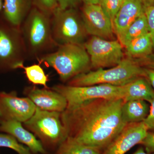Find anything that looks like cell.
Instances as JSON below:
<instances>
[{"mask_svg": "<svg viewBox=\"0 0 154 154\" xmlns=\"http://www.w3.org/2000/svg\"><path fill=\"white\" fill-rule=\"evenodd\" d=\"M33 7L51 16L58 8L57 0H33Z\"/></svg>", "mask_w": 154, "mask_h": 154, "instance_id": "25", "label": "cell"}, {"mask_svg": "<svg viewBox=\"0 0 154 154\" xmlns=\"http://www.w3.org/2000/svg\"><path fill=\"white\" fill-rule=\"evenodd\" d=\"M36 106L28 97H18L15 91L0 92V120L25 122L32 117Z\"/></svg>", "mask_w": 154, "mask_h": 154, "instance_id": "10", "label": "cell"}, {"mask_svg": "<svg viewBox=\"0 0 154 154\" xmlns=\"http://www.w3.org/2000/svg\"><path fill=\"white\" fill-rule=\"evenodd\" d=\"M33 7V0H3L0 18L19 28Z\"/></svg>", "mask_w": 154, "mask_h": 154, "instance_id": "16", "label": "cell"}, {"mask_svg": "<svg viewBox=\"0 0 154 154\" xmlns=\"http://www.w3.org/2000/svg\"><path fill=\"white\" fill-rule=\"evenodd\" d=\"M144 13L147 21L149 33L151 36L154 48V5L145 8Z\"/></svg>", "mask_w": 154, "mask_h": 154, "instance_id": "26", "label": "cell"}, {"mask_svg": "<svg viewBox=\"0 0 154 154\" xmlns=\"http://www.w3.org/2000/svg\"><path fill=\"white\" fill-rule=\"evenodd\" d=\"M142 4L144 9L147 7L154 5V0H138Z\"/></svg>", "mask_w": 154, "mask_h": 154, "instance_id": "32", "label": "cell"}, {"mask_svg": "<svg viewBox=\"0 0 154 154\" xmlns=\"http://www.w3.org/2000/svg\"><path fill=\"white\" fill-rule=\"evenodd\" d=\"M24 124L26 129L38 138L47 152H55L68 137L60 112L46 111L36 107L34 114Z\"/></svg>", "mask_w": 154, "mask_h": 154, "instance_id": "5", "label": "cell"}, {"mask_svg": "<svg viewBox=\"0 0 154 154\" xmlns=\"http://www.w3.org/2000/svg\"><path fill=\"white\" fill-rule=\"evenodd\" d=\"M149 103L150 104L149 112L143 122L148 131L151 130L154 132V98Z\"/></svg>", "mask_w": 154, "mask_h": 154, "instance_id": "30", "label": "cell"}, {"mask_svg": "<svg viewBox=\"0 0 154 154\" xmlns=\"http://www.w3.org/2000/svg\"><path fill=\"white\" fill-rule=\"evenodd\" d=\"M19 29L27 59L37 60L58 47L53 36L51 16L33 6Z\"/></svg>", "mask_w": 154, "mask_h": 154, "instance_id": "2", "label": "cell"}, {"mask_svg": "<svg viewBox=\"0 0 154 154\" xmlns=\"http://www.w3.org/2000/svg\"><path fill=\"white\" fill-rule=\"evenodd\" d=\"M0 147L12 149L18 154H32L28 147L23 145L13 136L0 133Z\"/></svg>", "mask_w": 154, "mask_h": 154, "instance_id": "23", "label": "cell"}, {"mask_svg": "<svg viewBox=\"0 0 154 154\" xmlns=\"http://www.w3.org/2000/svg\"><path fill=\"white\" fill-rule=\"evenodd\" d=\"M84 4H92V5H99L100 0H82Z\"/></svg>", "mask_w": 154, "mask_h": 154, "instance_id": "33", "label": "cell"}, {"mask_svg": "<svg viewBox=\"0 0 154 154\" xmlns=\"http://www.w3.org/2000/svg\"><path fill=\"white\" fill-rule=\"evenodd\" d=\"M146 73V77L149 80L154 90V69L144 68Z\"/></svg>", "mask_w": 154, "mask_h": 154, "instance_id": "31", "label": "cell"}, {"mask_svg": "<svg viewBox=\"0 0 154 154\" xmlns=\"http://www.w3.org/2000/svg\"><path fill=\"white\" fill-rule=\"evenodd\" d=\"M53 36L58 45H84L88 34L78 8L62 10L58 7L51 16Z\"/></svg>", "mask_w": 154, "mask_h": 154, "instance_id": "6", "label": "cell"}, {"mask_svg": "<svg viewBox=\"0 0 154 154\" xmlns=\"http://www.w3.org/2000/svg\"><path fill=\"white\" fill-rule=\"evenodd\" d=\"M134 60L143 67L154 69V54L152 53L144 57Z\"/></svg>", "mask_w": 154, "mask_h": 154, "instance_id": "28", "label": "cell"}, {"mask_svg": "<svg viewBox=\"0 0 154 154\" xmlns=\"http://www.w3.org/2000/svg\"><path fill=\"white\" fill-rule=\"evenodd\" d=\"M146 77L144 68L134 59L128 57L110 68H100L78 75L67 82L72 86H87L107 84L122 86L139 77Z\"/></svg>", "mask_w": 154, "mask_h": 154, "instance_id": "4", "label": "cell"}, {"mask_svg": "<svg viewBox=\"0 0 154 154\" xmlns=\"http://www.w3.org/2000/svg\"><path fill=\"white\" fill-rule=\"evenodd\" d=\"M102 151L100 149L87 145L67 137L55 152V154H100Z\"/></svg>", "mask_w": 154, "mask_h": 154, "instance_id": "20", "label": "cell"}, {"mask_svg": "<svg viewBox=\"0 0 154 154\" xmlns=\"http://www.w3.org/2000/svg\"><path fill=\"white\" fill-rule=\"evenodd\" d=\"M94 69L112 67L124 58L122 45L119 40H110L92 36L84 45Z\"/></svg>", "mask_w": 154, "mask_h": 154, "instance_id": "9", "label": "cell"}, {"mask_svg": "<svg viewBox=\"0 0 154 154\" xmlns=\"http://www.w3.org/2000/svg\"><path fill=\"white\" fill-rule=\"evenodd\" d=\"M128 57L135 59L144 57L151 54L153 45L149 33L135 38L125 47Z\"/></svg>", "mask_w": 154, "mask_h": 154, "instance_id": "19", "label": "cell"}, {"mask_svg": "<svg viewBox=\"0 0 154 154\" xmlns=\"http://www.w3.org/2000/svg\"><path fill=\"white\" fill-rule=\"evenodd\" d=\"M56 71L63 82L78 75L91 71V59L84 45L67 44L58 45L53 52L37 60Z\"/></svg>", "mask_w": 154, "mask_h": 154, "instance_id": "3", "label": "cell"}, {"mask_svg": "<svg viewBox=\"0 0 154 154\" xmlns=\"http://www.w3.org/2000/svg\"><path fill=\"white\" fill-rule=\"evenodd\" d=\"M147 102L143 100L124 102L121 109L123 121L127 125L143 122L149 112L150 106Z\"/></svg>", "mask_w": 154, "mask_h": 154, "instance_id": "18", "label": "cell"}, {"mask_svg": "<svg viewBox=\"0 0 154 154\" xmlns=\"http://www.w3.org/2000/svg\"><path fill=\"white\" fill-rule=\"evenodd\" d=\"M124 102L143 100L150 103L154 98V90L146 77H140L122 86Z\"/></svg>", "mask_w": 154, "mask_h": 154, "instance_id": "17", "label": "cell"}, {"mask_svg": "<svg viewBox=\"0 0 154 154\" xmlns=\"http://www.w3.org/2000/svg\"><path fill=\"white\" fill-rule=\"evenodd\" d=\"M25 92L27 97L41 110L62 113L67 107L66 98L49 88L40 89L36 87H28Z\"/></svg>", "mask_w": 154, "mask_h": 154, "instance_id": "13", "label": "cell"}, {"mask_svg": "<svg viewBox=\"0 0 154 154\" xmlns=\"http://www.w3.org/2000/svg\"><path fill=\"white\" fill-rule=\"evenodd\" d=\"M121 99H96L67 108L61 120L68 137L103 151L127 124L122 117Z\"/></svg>", "mask_w": 154, "mask_h": 154, "instance_id": "1", "label": "cell"}, {"mask_svg": "<svg viewBox=\"0 0 154 154\" xmlns=\"http://www.w3.org/2000/svg\"><path fill=\"white\" fill-rule=\"evenodd\" d=\"M0 132L14 137L19 143L25 145L33 154H47L40 140L16 120H0Z\"/></svg>", "mask_w": 154, "mask_h": 154, "instance_id": "14", "label": "cell"}, {"mask_svg": "<svg viewBox=\"0 0 154 154\" xmlns=\"http://www.w3.org/2000/svg\"><path fill=\"white\" fill-rule=\"evenodd\" d=\"M58 7L62 10L69 8H78L82 0H57Z\"/></svg>", "mask_w": 154, "mask_h": 154, "instance_id": "29", "label": "cell"}, {"mask_svg": "<svg viewBox=\"0 0 154 154\" xmlns=\"http://www.w3.org/2000/svg\"><path fill=\"white\" fill-rule=\"evenodd\" d=\"M140 144L142 145L145 150L148 153H154V132L148 131L145 137Z\"/></svg>", "mask_w": 154, "mask_h": 154, "instance_id": "27", "label": "cell"}, {"mask_svg": "<svg viewBox=\"0 0 154 154\" xmlns=\"http://www.w3.org/2000/svg\"><path fill=\"white\" fill-rule=\"evenodd\" d=\"M133 154H154V153H148L142 147H140Z\"/></svg>", "mask_w": 154, "mask_h": 154, "instance_id": "34", "label": "cell"}, {"mask_svg": "<svg viewBox=\"0 0 154 154\" xmlns=\"http://www.w3.org/2000/svg\"><path fill=\"white\" fill-rule=\"evenodd\" d=\"M40 64H34L30 66H25L24 65L21 67L23 69L25 75L29 82L34 85H40L45 88H48L47 86L48 76L45 74Z\"/></svg>", "mask_w": 154, "mask_h": 154, "instance_id": "22", "label": "cell"}, {"mask_svg": "<svg viewBox=\"0 0 154 154\" xmlns=\"http://www.w3.org/2000/svg\"><path fill=\"white\" fill-rule=\"evenodd\" d=\"M52 89L66 98L67 102V108L76 106L92 99L123 98L122 86L107 84L87 86L58 85L54 86Z\"/></svg>", "mask_w": 154, "mask_h": 154, "instance_id": "8", "label": "cell"}, {"mask_svg": "<svg viewBox=\"0 0 154 154\" xmlns=\"http://www.w3.org/2000/svg\"><path fill=\"white\" fill-rule=\"evenodd\" d=\"M144 13V8L138 0H125L113 22L114 33L119 41L128 27Z\"/></svg>", "mask_w": 154, "mask_h": 154, "instance_id": "15", "label": "cell"}, {"mask_svg": "<svg viewBox=\"0 0 154 154\" xmlns=\"http://www.w3.org/2000/svg\"><path fill=\"white\" fill-rule=\"evenodd\" d=\"M148 131L143 122L127 124L100 154H125L135 146L140 144Z\"/></svg>", "mask_w": 154, "mask_h": 154, "instance_id": "12", "label": "cell"}, {"mask_svg": "<svg viewBox=\"0 0 154 154\" xmlns=\"http://www.w3.org/2000/svg\"><path fill=\"white\" fill-rule=\"evenodd\" d=\"M149 33L147 21L144 13L130 25L119 41L125 47L133 39Z\"/></svg>", "mask_w": 154, "mask_h": 154, "instance_id": "21", "label": "cell"}, {"mask_svg": "<svg viewBox=\"0 0 154 154\" xmlns=\"http://www.w3.org/2000/svg\"><path fill=\"white\" fill-rule=\"evenodd\" d=\"M27 59L20 29L0 18V73L21 68Z\"/></svg>", "mask_w": 154, "mask_h": 154, "instance_id": "7", "label": "cell"}, {"mask_svg": "<svg viewBox=\"0 0 154 154\" xmlns=\"http://www.w3.org/2000/svg\"><path fill=\"white\" fill-rule=\"evenodd\" d=\"M3 7V0H0V14L2 12Z\"/></svg>", "mask_w": 154, "mask_h": 154, "instance_id": "35", "label": "cell"}, {"mask_svg": "<svg viewBox=\"0 0 154 154\" xmlns=\"http://www.w3.org/2000/svg\"><path fill=\"white\" fill-rule=\"evenodd\" d=\"M81 16L88 35L105 39L113 37V24L99 5L84 4Z\"/></svg>", "mask_w": 154, "mask_h": 154, "instance_id": "11", "label": "cell"}, {"mask_svg": "<svg viewBox=\"0 0 154 154\" xmlns=\"http://www.w3.org/2000/svg\"><path fill=\"white\" fill-rule=\"evenodd\" d=\"M125 0H100L99 5L112 21L119 11Z\"/></svg>", "mask_w": 154, "mask_h": 154, "instance_id": "24", "label": "cell"}]
</instances>
